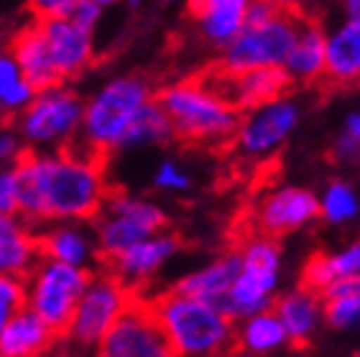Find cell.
I'll list each match as a JSON object with an SVG mask.
<instances>
[{
  "label": "cell",
  "instance_id": "obj_1",
  "mask_svg": "<svg viewBox=\"0 0 360 357\" xmlns=\"http://www.w3.org/2000/svg\"><path fill=\"white\" fill-rule=\"evenodd\" d=\"M18 189V217L41 222H92L108 197L105 161L84 156L72 145L59 151H23L11 166Z\"/></svg>",
  "mask_w": 360,
  "mask_h": 357
},
{
  "label": "cell",
  "instance_id": "obj_2",
  "mask_svg": "<svg viewBox=\"0 0 360 357\" xmlns=\"http://www.w3.org/2000/svg\"><path fill=\"white\" fill-rule=\"evenodd\" d=\"M153 97H156V89L141 74L110 79L84 103L79 136L70 145L105 161L110 151L123 148L128 128Z\"/></svg>",
  "mask_w": 360,
  "mask_h": 357
},
{
  "label": "cell",
  "instance_id": "obj_3",
  "mask_svg": "<svg viewBox=\"0 0 360 357\" xmlns=\"http://www.w3.org/2000/svg\"><path fill=\"white\" fill-rule=\"evenodd\" d=\"M146 299L174 344L176 357H222L233 352L236 327L210 304L176 291Z\"/></svg>",
  "mask_w": 360,
  "mask_h": 357
},
{
  "label": "cell",
  "instance_id": "obj_4",
  "mask_svg": "<svg viewBox=\"0 0 360 357\" xmlns=\"http://www.w3.org/2000/svg\"><path fill=\"white\" fill-rule=\"evenodd\" d=\"M156 103L172 120L174 141L194 145L230 148L243 120V115L222 105L192 77L159 89Z\"/></svg>",
  "mask_w": 360,
  "mask_h": 357
},
{
  "label": "cell",
  "instance_id": "obj_5",
  "mask_svg": "<svg viewBox=\"0 0 360 357\" xmlns=\"http://www.w3.org/2000/svg\"><path fill=\"white\" fill-rule=\"evenodd\" d=\"M133 296L136 294L105 268L92 271V278L77 301L70 324L59 337V347H64L62 357H82L87 350H95L120 314L128 309Z\"/></svg>",
  "mask_w": 360,
  "mask_h": 357
},
{
  "label": "cell",
  "instance_id": "obj_6",
  "mask_svg": "<svg viewBox=\"0 0 360 357\" xmlns=\"http://www.w3.org/2000/svg\"><path fill=\"white\" fill-rule=\"evenodd\" d=\"M307 11L299 6L278 3L276 15L261 26H243L238 39L225 46L217 67L228 72H250V69L284 67L291 48L297 44L302 26L307 21Z\"/></svg>",
  "mask_w": 360,
  "mask_h": 357
},
{
  "label": "cell",
  "instance_id": "obj_7",
  "mask_svg": "<svg viewBox=\"0 0 360 357\" xmlns=\"http://www.w3.org/2000/svg\"><path fill=\"white\" fill-rule=\"evenodd\" d=\"M92 222L100 263H108L133 245L159 235L167 227V214L148 200H139L125 192H108L103 209Z\"/></svg>",
  "mask_w": 360,
  "mask_h": 357
},
{
  "label": "cell",
  "instance_id": "obj_8",
  "mask_svg": "<svg viewBox=\"0 0 360 357\" xmlns=\"http://www.w3.org/2000/svg\"><path fill=\"white\" fill-rule=\"evenodd\" d=\"M84 100L67 84L36 92L18 120V136L28 151H59L79 136Z\"/></svg>",
  "mask_w": 360,
  "mask_h": 357
},
{
  "label": "cell",
  "instance_id": "obj_9",
  "mask_svg": "<svg viewBox=\"0 0 360 357\" xmlns=\"http://www.w3.org/2000/svg\"><path fill=\"white\" fill-rule=\"evenodd\" d=\"M90 278L92 271L41 258L23 281L26 283V309L34 311L44 324H49L62 337Z\"/></svg>",
  "mask_w": 360,
  "mask_h": 357
},
{
  "label": "cell",
  "instance_id": "obj_10",
  "mask_svg": "<svg viewBox=\"0 0 360 357\" xmlns=\"http://www.w3.org/2000/svg\"><path fill=\"white\" fill-rule=\"evenodd\" d=\"M95 357H176L174 344L143 294H136L128 309L95 347Z\"/></svg>",
  "mask_w": 360,
  "mask_h": 357
},
{
  "label": "cell",
  "instance_id": "obj_11",
  "mask_svg": "<svg viewBox=\"0 0 360 357\" xmlns=\"http://www.w3.org/2000/svg\"><path fill=\"white\" fill-rule=\"evenodd\" d=\"M319 217V202L307 189H278L269 194L256 207V212L245 214L240 220L238 245L250 238H266L276 242L278 238L294 233L309 220Z\"/></svg>",
  "mask_w": 360,
  "mask_h": 357
},
{
  "label": "cell",
  "instance_id": "obj_12",
  "mask_svg": "<svg viewBox=\"0 0 360 357\" xmlns=\"http://www.w3.org/2000/svg\"><path fill=\"white\" fill-rule=\"evenodd\" d=\"M36 21V18H34ZM41 39L46 44V51L54 62V69L59 79L67 84V79H75L90 67L92 54H95V44L92 34L79 28L77 23L67 21H36Z\"/></svg>",
  "mask_w": 360,
  "mask_h": 357
},
{
  "label": "cell",
  "instance_id": "obj_13",
  "mask_svg": "<svg viewBox=\"0 0 360 357\" xmlns=\"http://www.w3.org/2000/svg\"><path fill=\"white\" fill-rule=\"evenodd\" d=\"M297 108L291 103H274L269 108H261L256 112L243 115L240 128L236 133V141L230 148H238L245 156H261L276 148L281 141L291 133L297 125Z\"/></svg>",
  "mask_w": 360,
  "mask_h": 357
},
{
  "label": "cell",
  "instance_id": "obj_14",
  "mask_svg": "<svg viewBox=\"0 0 360 357\" xmlns=\"http://www.w3.org/2000/svg\"><path fill=\"white\" fill-rule=\"evenodd\" d=\"M179 245L181 240L176 235L159 233L148 240L139 242V245H133L131 250L120 253L118 258L103 263V268L115 275L123 286H128L133 294H141L143 283L179 250Z\"/></svg>",
  "mask_w": 360,
  "mask_h": 357
},
{
  "label": "cell",
  "instance_id": "obj_15",
  "mask_svg": "<svg viewBox=\"0 0 360 357\" xmlns=\"http://www.w3.org/2000/svg\"><path fill=\"white\" fill-rule=\"evenodd\" d=\"M360 79V18H350L345 28L327 41L325 48V69L314 89H342L358 84Z\"/></svg>",
  "mask_w": 360,
  "mask_h": 357
},
{
  "label": "cell",
  "instance_id": "obj_16",
  "mask_svg": "<svg viewBox=\"0 0 360 357\" xmlns=\"http://www.w3.org/2000/svg\"><path fill=\"white\" fill-rule=\"evenodd\" d=\"M36 238H39L41 258H46V261L64 263V266L72 268H84V271H92L95 263H100L95 235H92V230H84L82 225L62 222L51 230L36 233Z\"/></svg>",
  "mask_w": 360,
  "mask_h": 357
},
{
  "label": "cell",
  "instance_id": "obj_17",
  "mask_svg": "<svg viewBox=\"0 0 360 357\" xmlns=\"http://www.w3.org/2000/svg\"><path fill=\"white\" fill-rule=\"evenodd\" d=\"M39 261L41 250L34 227L18 214H0V275L26 281Z\"/></svg>",
  "mask_w": 360,
  "mask_h": 357
},
{
  "label": "cell",
  "instance_id": "obj_18",
  "mask_svg": "<svg viewBox=\"0 0 360 357\" xmlns=\"http://www.w3.org/2000/svg\"><path fill=\"white\" fill-rule=\"evenodd\" d=\"M8 54L13 56V62L21 69L23 79L36 92H44V89L64 84L59 79V74H56L54 62L49 56L46 44H44L41 31H39V23L34 18H31V23H26L23 28L15 31V36L11 39V51Z\"/></svg>",
  "mask_w": 360,
  "mask_h": 357
},
{
  "label": "cell",
  "instance_id": "obj_19",
  "mask_svg": "<svg viewBox=\"0 0 360 357\" xmlns=\"http://www.w3.org/2000/svg\"><path fill=\"white\" fill-rule=\"evenodd\" d=\"M56 335L31 309H18L0 332V355L3 357H49L54 350Z\"/></svg>",
  "mask_w": 360,
  "mask_h": 357
},
{
  "label": "cell",
  "instance_id": "obj_20",
  "mask_svg": "<svg viewBox=\"0 0 360 357\" xmlns=\"http://www.w3.org/2000/svg\"><path fill=\"white\" fill-rule=\"evenodd\" d=\"M240 271H243L240 255L233 250V253L212 261L210 266L184 275L172 291H176L181 296H189V299H197V301H205L212 309H217V304L228 296V291L233 289V283L240 275Z\"/></svg>",
  "mask_w": 360,
  "mask_h": 357
},
{
  "label": "cell",
  "instance_id": "obj_21",
  "mask_svg": "<svg viewBox=\"0 0 360 357\" xmlns=\"http://www.w3.org/2000/svg\"><path fill=\"white\" fill-rule=\"evenodd\" d=\"M248 3L243 0H202L189 3V15L194 18L202 36L215 46H228L238 39L245 26Z\"/></svg>",
  "mask_w": 360,
  "mask_h": 357
},
{
  "label": "cell",
  "instance_id": "obj_22",
  "mask_svg": "<svg viewBox=\"0 0 360 357\" xmlns=\"http://www.w3.org/2000/svg\"><path fill=\"white\" fill-rule=\"evenodd\" d=\"M274 314L284 327L286 339H291L294 350H304L314 327H317L319 311H322V299L312 291L299 289L289 296H281L274 301Z\"/></svg>",
  "mask_w": 360,
  "mask_h": 357
},
{
  "label": "cell",
  "instance_id": "obj_23",
  "mask_svg": "<svg viewBox=\"0 0 360 357\" xmlns=\"http://www.w3.org/2000/svg\"><path fill=\"white\" fill-rule=\"evenodd\" d=\"M345 278H360V240L342 253L309 255V261L304 263V271H302L299 289L322 296V291L338 281H345Z\"/></svg>",
  "mask_w": 360,
  "mask_h": 357
},
{
  "label": "cell",
  "instance_id": "obj_24",
  "mask_svg": "<svg viewBox=\"0 0 360 357\" xmlns=\"http://www.w3.org/2000/svg\"><path fill=\"white\" fill-rule=\"evenodd\" d=\"M325 48H327L325 31H322V26H319V21L314 15H307L302 34H299L297 44H294L289 59L284 64L286 74L294 82H307V84L317 82L322 69H325Z\"/></svg>",
  "mask_w": 360,
  "mask_h": 357
},
{
  "label": "cell",
  "instance_id": "obj_25",
  "mask_svg": "<svg viewBox=\"0 0 360 357\" xmlns=\"http://www.w3.org/2000/svg\"><path fill=\"white\" fill-rule=\"evenodd\" d=\"M286 342V332L278 322V316L274 311H264L245 319L243 330L236 332V344L230 355H248V357H266L276 347Z\"/></svg>",
  "mask_w": 360,
  "mask_h": 357
},
{
  "label": "cell",
  "instance_id": "obj_26",
  "mask_svg": "<svg viewBox=\"0 0 360 357\" xmlns=\"http://www.w3.org/2000/svg\"><path fill=\"white\" fill-rule=\"evenodd\" d=\"M174 141V128L167 112L161 110V105L153 97L151 103L146 105L143 110L136 115L133 125L125 133L123 148H133V145H156V143H169Z\"/></svg>",
  "mask_w": 360,
  "mask_h": 357
},
{
  "label": "cell",
  "instance_id": "obj_27",
  "mask_svg": "<svg viewBox=\"0 0 360 357\" xmlns=\"http://www.w3.org/2000/svg\"><path fill=\"white\" fill-rule=\"evenodd\" d=\"M36 97V89L23 79L21 69L8 51H0V112H23Z\"/></svg>",
  "mask_w": 360,
  "mask_h": 357
},
{
  "label": "cell",
  "instance_id": "obj_28",
  "mask_svg": "<svg viewBox=\"0 0 360 357\" xmlns=\"http://www.w3.org/2000/svg\"><path fill=\"white\" fill-rule=\"evenodd\" d=\"M355 212H358V200H355V194L350 186L338 181V184H333L327 189L325 202L319 207V214H325L327 222L350 220V217H355Z\"/></svg>",
  "mask_w": 360,
  "mask_h": 357
},
{
  "label": "cell",
  "instance_id": "obj_29",
  "mask_svg": "<svg viewBox=\"0 0 360 357\" xmlns=\"http://www.w3.org/2000/svg\"><path fill=\"white\" fill-rule=\"evenodd\" d=\"M325 319L330 327L342 330L360 322V289L347 296H340L333 301H325Z\"/></svg>",
  "mask_w": 360,
  "mask_h": 357
},
{
  "label": "cell",
  "instance_id": "obj_30",
  "mask_svg": "<svg viewBox=\"0 0 360 357\" xmlns=\"http://www.w3.org/2000/svg\"><path fill=\"white\" fill-rule=\"evenodd\" d=\"M26 306V283L21 278L0 275V332L6 330L8 319Z\"/></svg>",
  "mask_w": 360,
  "mask_h": 357
},
{
  "label": "cell",
  "instance_id": "obj_31",
  "mask_svg": "<svg viewBox=\"0 0 360 357\" xmlns=\"http://www.w3.org/2000/svg\"><path fill=\"white\" fill-rule=\"evenodd\" d=\"M77 0H34L31 15L36 21H67L75 13Z\"/></svg>",
  "mask_w": 360,
  "mask_h": 357
},
{
  "label": "cell",
  "instance_id": "obj_32",
  "mask_svg": "<svg viewBox=\"0 0 360 357\" xmlns=\"http://www.w3.org/2000/svg\"><path fill=\"white\" fill-rule=\"evenodd\" d=\"M103 13H105V3H97V0H77L75 13H72L70 21L77 23L79 28H84V31L95 34V28H97V23H100V18H103Z\"/></svg>",
  "mask_w": 360,
  "mask_h": 357
},
{
  "label": "cell",
  "instance_id": "obj_33",
  "mask_svg": "<svg viewBox=\"0 0 360 357\" xmlns=\"http://www.w3.org/2000/svg\"><path fill=\"white\" fill-rule=\"evenodd\" d=\"M153 184L159 186V189H169V192H181V189L189 186V176L174 161H164L159 166L156 176H153Z\"/></svg>",
  "mask_w": 360,
  "mask_h": 357
},
{
  "label": "cell",
  "instance_id": "obj_34",
  "mask_svg": "<svg viewBox=\"0 0 360 357\" xmlns=\"http://www.w3.org/2000/svg\"><path fill=\"white\" fill-rule=\"evenodd\" d=\"M23 141L18 136V131H13L11 125H0V166L13 164L23 156Z\"/></svg>",
  "mask_w": 360,
  "mask_h": 357
},
{
  "label": "cell",
  "instance_id": "obj_35",
  "mask_svg": "<svg viewBox=\"0 0 360 357\" xmlns=\"http://www.w3.org/2000/svg\"><path fill=\"white\" fill-rule=\"evenodd\" d=\"M0 214H18V189L13 169L0 171Z\"/></svg>",
  "mask_w": 360,
  "mask_h": 357
},
{
  "label": "cell",
  "instance_id": "obj_36",
  "mask_svg": "<svg viewBox=\"0 0 360 357\" xmlns=\"http://www.w3.org/2000/svg\"><path fill=\"white\" fill-rule=\"evenodd\" d=\"M335 151H338V156L347 158V161H360V143L353 136H347V133L345 136H340Z\"/></svg>",
  "mask_w": 360,
  "mask_h": 357
},
{
  "label": "cell",
  "instance_id": "obj_37",
  "mask_svg": "<svg viewBox=\"0 0 360 357\" xmlns=\"http://www.w3.org/2000/svg\"><path fill=\"white\" fill-rule=\"evenodd\" d=\"M347 136H353L360 143V115H350L347 117Z\"/></svg>",
  "mask_w": 360,
  "mask_h": 357
},
{
  "label": "cell",
  "instance_id": "obj_38",
  "mask_svg": "<svg viewBox=\"0 0 360 357\" xmlns=\"http://www.w3.org/2000/svg\"><path fill=\"white\" fill-rule=\"evenodd\" d=\"M358 84H360V79H358Z\"/></svg>",
  "mask_w": 360,
  "mask_h": 357
},
{
  "label": "cell",
  "instance_id": "obj_39",
  "mask_svg": "<svg viewBox=\"0 0 360 357\" xmlns=\"http://www.w3.org/2000/svg\"><path fill=\"white\" fill-rule=\"evenodd\" d=\"M0 357H3V355H0Z\"/></svg>",
  "mask_w": 360,
  "mask_h": 357
}]
</instances>
